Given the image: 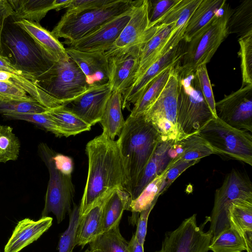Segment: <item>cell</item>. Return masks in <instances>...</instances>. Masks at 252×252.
<instances>
[{
  "mask_svg": "<svg viewBox=\"0 0 252 252\" xmlns=\"http://www.w3.org/2000/svg\"><path fill=\"white\" fill-rule=\"evenodd\" d=\"M85 150L88 172L79 205V217L114 189L125 190L124 169L117 141L101 133L87 144Z\"/></svg>",
  "mask_w": 252,
  "mask_h": 252,
  "instance_id": "obj_1",
  "label": "cell"
},
{
  "mask_svg": "<svg viewBox=\"0 0 252 252\" xmlns=\"http://www.w3.org/2000/svg\"><path fill=\"white\" fill-rule=\"evenodd\" d=\"M125 178V190L130 194L158 145L159 133L143 115L128 116L117 140Z\"/></svg>",
  "mask_w": 252,
  "mask_h": 252,
  "instance_id": "obj_2",
  "label": "cell"
},
{
  "mask_svg": "<svg viewBox=\"0 0 252 252\" xmlns=\"http://www.w3.org/2000/svg\"><path fill=\"white\" fill-rule=\"evenodd\" d=\"M1 43L3 56L33 83L55 62L26 32L13 22H5Z\"/></svg>",
  "mask_w": 252,
  "mask_h": 252,
  "instance_id": "obj_3",
  "label": "cell"
},
{
  "mask_svg": "<svg viewBox=\"0 0 252 252\" xmlns=\"http://www.w3.org/2000/svg\"><path fill=\"white\" fill-rule=\"evenodd\" d=\"M232 10L227 3L208 26L191 40L180 63L176 66L179 74L194 73L202 64H206L220 45L228 35L227 24Z\"/></svg>",
  "mask_w": 252,
  "mask_h": 252,
  "instance_id": "obj_4",
  "label": "cell"
},
{
  "mask_svg": "<svg viewBox=\"0 0 252 252\" xmlns=\"http://www.w3.org/2000/svg\"><path fill=\"white\" fill-rule=\"evenodd\" d=\"M214 118L203 96L194 73L179 74L177 124L180 140L198 133Z\"/></svg>",
  "mask_w": 252,
  "mask_h": 252,
  "instance_id": "obj_5",
  "label": "cell"
},
{
  "mask_svg": "<svg viewBox=\"0 0 252 252\" xmlns=\"http://www.w3.org/2000/svg\"><path fill=\"white\" fill-rule=\"evenodd\" d=\"M137 0H112L102 6L77 14H63L51 33L58 39L77 40L129 10Z\"/></svg>",
  "mask_w": 252,
  "mask_h": 252,
  "instance_id": "obj_6",
  "label": "cell"
},
{
  "mask_svg": "<svg viewBox=\"0 0 252 252\" xmlns=\"http://www.w3.org/2000/svg\"><path fill=\"white\" fill-rule=\"evenodd\" d=\"M33 83L65 105L84 94L89 87L85 75L70 58L55 62Z\"/></svg>",
  "mask_w": 252,
  "mask_h": 252,
  "instance_id": "obj_7",
  "label": "cell"
},
{
  "mask_svg": "<svg viewBox=\"0 0 252 252\" xmlns=\"http://www.w3.org/2000/svg\"><path fill=\"white\" fill-rule=\"evenodd\" d=\"M215 154L226 155L252 166V134L233 127L218 118L211 120L199 132Z\"/></svg>",
  "mask_w": 252,
  "mask_h": 252,
  "instance_id": "obj_8",
  "label": "cell"
},
{
  "mask_svg": "<svg viewBox=\"0 0 252 252\" xmlns=\"http://www.w3.org/2000/svg\"><path fill=\"white\" fill-rule=\"evenodd\" d=\"M38 152L49 173L41 218L48 217L50 213H52L58 223H60L72 210L75 190L71 176L62 173L56 168L53 158L55 153L46 144L39 145Z\"/></svg>",
  "mask_w": 252,
  "mask_h": 252,
  "instance_id": "obj_9",
  "label": "cell"
},
{
  "mask_svg": "<svg viewBox=\"0 0 252 252\" xmlns=\"http://www.w3.org/2000/svg\"><path fill=\"white\" fill-rule=\"evenodd\" d=\"M179 73L176 66L158 98L143 115L155 127L162 141H179L177 124V98Z\"/></svg>",
  "mask_w": 252,
  "mask_h": 252,
  "instance_id": "obj_10",
  "label": "cell"
},
{
  "mask_svg": "<svg viewBox=\"0 0 252 252\" xmlns=\"http://www.w3.org/2000/svg\"><path fill=\"white\" fill-rule=\"evenodd\" d=\"M250 198H252V183L249 177L233 169L215 191L214 206L210 217L212 239L230 227L227 214L231 203L237 199Z\"/></svg>",
  "mask_w": 252,
  "mask_h": 252,
  "instance_id": "obj_11",
  "label": "cell"
},
{
  "mask_svg": "<svg viewBox=\"0 0 252 252\" xmlns=\"http://www.w3.org/2000/svg\"><path fill=\"white\" fill-rule=\"evenodd\" d=\"M149 0H137L129 21L112 47L104 53L107 57L144 44L155 34L158 25L149 28Z\"/></svg>",
  "mask_w": 252,
  "mask_h": 252,
  "instance_id": "obj_12",
  "label": "cell"
},
{
  "mask_svg": "<svg viewBox=\"0 0 252 252\" xmlns=\"http://www.w3.org/2000/svg\"><path fill=\"white\" fill-rule=\"evenodd\" d=\"M212 234L198 226L196 215L184 220L175 230L166 232L161 249L155 252H208Z\"/></svg>",
  "mask_w": 252,
  "mask_h": 252,
  "instance_id": "obj_13",
  "label": "cell"
},
{
  "mask_svg": "<svg viewBox=\"0 0 252 252\" xmlns=\"http://www.w3.org/2000/svg\"><path fill=\"white\" fill-rule=\"evenodd\" d=\"M217 118L227 125L252 132V84L216 102Z\"/></svg>",
  "mask_w": 252,
  "mask_h": 252,
  "instance_id": "obj_14",
  "label": "cell"
},
{
  "mask_svg": "<svg viewBox=\"0 0 252 252\" xmlns=\"http://www.w3.org/2000/svg\"><path fill=\"white\" fill-rule=\"evenodd\" d=\"M133 6L83 37L73 41H66L67 48L81 52H106L115 43L129 21Z\"/></svg>",
  "mask_w": 252,
  "mask_h": 252,
  "instance_id": "obj_15",
  "label": "cell"
},
{
  "mask_svg": "<svg viewBox=\"0 0 252 252\" xmlns=\"http://www.w3.org/2000/svg\"><path fill=\"white\" fill-rule=\"evenodd\" d=\"M144 44L134 46L124 52L107 57L108 83L112 91H118L122 94L133 83L139 67L141 49Z\"/></svg>",
  "mask_w": 252,
  "mask_h": 252,
  "instance_id": "obj_16",
  "label": "cell"
},
{
  "mask_svg": "<svg viewBox=\"0 0 252 252\" xmlns=\"http://www.w3.org/2000/svg\"><path fill=\"white\" fill-rule=\"evenodd\" d=\"M185 53V48L180 42L149 67L122 94V109L134 104L150 82L168 67L176 66Z\"/></svg>",
  "mask_w": 252,
  "mask_h": 252,
  "instance_id": "obj_17",
  "label": "cell"
},
{
  "mask_svg": "<svg viewBox=\"0 0 252 252\" xmlns=\"http://www.w3.org/2000/svg\"><path fill=\"white\" fill-rule=\"evenodd\" d=\"M112 92L108 83L89 87L84 94L68 104L70 107L66 106L92 126L100 121Z\"/></svg>",
  "mask_w": 252,
  "mask_h": 252,
  "instance_id": "obj_18",
  "label": "cell"
},
{
  "mask_svg": "<svg viewBox=\"0 0 252 252\" xmlns=\"http://www.w3.org/2000/svg\"><path fill=\"white\" fill-rule=\"evenodd\" d=\"M176 142L162 141L158 145L130 194L131 200L136 199L151 182L165 170L172 159L179 157Z\"/></svg>",
  "mask_w": 252,
  "mask_h": 252,
  "instance_id": "obj_19",
  "label": "cell"
},
{
  "mask_svg": "<svg viewBox=\"0 0 252 252\" xmlns=\"http://www.w3.org/2000/svg\"><path fill=\"white\" fill-rule=\"evenodd\" d=\"M66 51L85 75L89 87L108 83V59L104 53L81 52L68 48Z\"/></svg>",
  "mask_w": 252,
  "mask_h": 252,
  "instance_id": "obj_20",
  "label": "cell"
},
{
  "mask_svg": "<svg viewBox=\"0 0 252 252\" xmlns=\"http://www.w3.org/2000/svg\"><path fill=\"white\" fill-rule=\"evenodd\" d=\"M53 219L46 217L37 220L26 218L19 221L6 244L4 252H19L36 241L52 225Z\"/></svg>",
  "mask_w": 252,
  "mask_h": 252,
  "instance_id": "obj_21",
  "label": "cell"
},
{
  "mask_svg": "<svg viewBox=\"0 0 252 252\" xmlns=\"http://www.w3.org/2000/svg\"><path fill=\"white\" fill-rule=\"evenodd\" d=\"M201 0H181L160 20L158 25H168L175 23L172 36L165 45L161 53V55H163L183 40L188 21Z\"/></svg>",
  "mask_w": 252,
  "mask_h": 252,
  "instance_id": "obj_22",
  "label": "cell"
},
{
  "mask_svg": "<svg viewBox=\"0 0 252 252\" xmlns=\"http://www.w3.org/2000/svg\"><path fill=\"white\" fill-rule=\"evenodd\" d=\"M13 10V20H26L37 23L51 10L66 8L71 0H8Z\"/></svg>",
  "mask_w": 252,
  "mask_h": 252,
  "instance_id": "obj_23",
  "label": "cell"
},
{
  "mask_svg": "<svg viewBox=\"0 0 252 252\" xmlns=\"http://www.w3.org/2000/svg\"><path fill=\"white\" fill-rule=\"evenodd\" d=\"M112 192L99 199L86 213L79 217L76 232V245L81 246L82 249L102 233L104 208Z\"/></svg>",
  "mask_w": 252,
  "mask_h": 252,
  "instance_id": "obj_24",
  "label": "cell"
},
{
  "mask_svg": "<svg viewBox=\"0 0 252 252\" xmlns=\"http://www.w3.org/2000/svg\"><path fill=\"white\" fill-rule=\"evenodd\" d=\"M227 217L229 227L244 240L246 252H252V198L232 202Z\"/></svg>",
  "mask_w": 252,
  "mask_h": 252,
  "instance_id": "obj_25",
  "label": "cell"
},
{
  "mask_svg": "<svg viewBox=\"0 0 252 252\" xmlns=\"http://www.w3.org/2000/svg\"><path fill=\"white\" fill-rule=\"evenodd\" d=\"M13 22L26 32L55 62L69 59L66 48L39 23L26 20H13Z\"/></svg>",
  "mask_w": 252,
  "mask_h": 252,
  "instance_id": "obj_26",
  "label": "cell"
},
{
  "mask_svg": "<svg viewBox=\"0 0 252 252\" xmlns=\"http://www.w3.org/2000/svg\"><path fill=\"white\" fill-rule=\"evenodd\" d=\"M174 25L175 23L158 25V29L155 34L142 47L139 67L134 82L161 57L162 50L172 36Z\"/></svg>",
  "mask_w": 252,
  "mask_h": 252,
  "instance_id": "obj_27",
  "label": "cell"
},
{
  "mask_svg": "<svg viewBox=\"0 0 252 252\" xmlns=\"http://www.w3.org/2000/svg\"><path fill=\"white\" fill-rule=\"evenodd\" d=\"M226 3L225 0H202L188 21L183 40L189 42L212 22Z\"/></svg>",
  "mask_w": 252,
  "mask_h": 252,
  "instance_id": "obj_28",
  "label": "cell"
},
{
  "mask_svg": "<svg viewBox=\"0 0 252 252\" xmlns=\"http://www.w3.org/2000/svg\"><path fill=\"white\" fill-rule=\"evenodd\" d=\"M122 109V94L113 91L99 123L102 127V133L113 140L120 135L125 123Z\"/></svg>",
  "mask_w": 252,
  "mask_h": 252,
  "instance_id": "obj_29",
  "label": "cell"
},
{
  "mask_svg": "<svg viewBox=\"0 0 252 252\" xmlns=\"http://www.w3.org/2000/svg\"><path fill=\"white\" fill-rule=\"evenodd\" d=\"M131 202L130 194L125 190L119 189L113 190L104 208L102 233L120 224L124 211H130Z\"/></svg>",
  "mask_w": 252,
  "mask_h": 252,
  "instance_id": "obj_30",
  "label": "cell"
},
{
  "mask_svg": "<svg viewBox=\"0 0 252 252\" xmlns=\"http://www.w3.org/2000/svg\"><path fill=\"white\" fill-rule=\"evenodd\" d=\"M46 112L54 121L63 135L68 137L89 131L91 126L73 112L66 105L48 109Z\"/></svg>",
  "mask_w": 252,
  "mask_h": 252,
  "instance_id": "obj_31",
  "label": "cell"
},
{
  "mask_svg": "<svg viewBox=\"0 0 252 252\" xmlns=\"http://www.w3.org/2000/svg\"><path fill=\"white\" fill-rule=\"evenodd\" d=\"M175 66L168 67L150 82L134 104L129 116L143 115L150 108L161 93Z\"/></svg>",
  "mask_w": 252,
  "mask_h": 252,
  "instance_id": "obj_32",
  "label": "cell"
},
{
  "mask_svg": "<svg viewBox=\"0 0 252 252\" xmlns=\"http://www.w3.org/2000/svg\"><path fill=\"white\" fill-rule=\"evenodd\" d=\"M172 159L165 170L151 182L142 190L139 195L131 200L130 211L135 216L150 207H154L159 197V189L168 170L178 160Z\"/></svg>",
  "mask_w": 252,
  "mask_h": 252,
  "instance_id": "obj_33",
  "label": "cell"
},
{
  "mask_svg": "<svg viewBox=\"0 0 252 252\" xmlns=\"http://www.w3.org/2000/svg\"><path fill=\"white\" fill-rule=\"evenodd\" d=\"M128 243L122 235L118 225L91 242L89 250L91 252H128Z\"/></svg>",
  "mask_w": 252,
  "mask_h": 252,
  "instance_id": "obj_34",
  "label": "cell"
},
{
  "mask_svg": "<svg viewBox=\"0 0 252 252\" xmlns=\"http://www.w3.org/2000/svg\"><path fill=\"white\" fill-rule=\"evenodd\" d=\"M228 34L240 37L252 31V0H245L232 10L227 24Z\"/></svg>",
  "mask_w": 252,
  "mask_h": 252,
  "instance_id": "obj_35",
  "label": "cell"
},
{
  "mask_svg": "<svg viewBox=\"0 0 252 252\" xmlns=\"http://www.w3.org/2000/svg\"><path fill=\"white\" fill-rule=\"evenodd\" d=\"M181 149L180 160H200L201 158L215 154L208 143L198 133L178 141Z\"/></svg>",
  "mask_w": 252,
  "mask_h": 252,
  "instance_id": "obj_36",
  "label": "cell"
},
{
  "mask_svg": "<svg viewBox=\"0 0 252 252\" xmlns=\"http://www.w3.org/2000/svg\"><path fill=\"white\" fill-rule=\"evenodd\" d=\"M209 249L213 252H243L246 246L243 238L229 227L211 239Z\"/></svg>",
  "mask_w": 252,
  "mask_h": 252,
  "instance_id": "obj_37",
  "label": "cell"
},
{
  "mask_svg": "<svg viewBox=\"0 0 252 252\" xmlns=\"http://www.w3.org/2000/svg\"><path fill=\"white\" fill-rule=\"evenodd\" d=\"M20 149L19 140L13 132V128L0 125V163L17 159Z\"/></svg>",
  "mask_w": 252,
  "mask_h": 252,
  "instance_id": "obj_38",
  "label": "cell"
},
{
  "mask_svg": "<svg viewBox=\"0 0 252 252\" xmlns=\"http://www.w3.org/2000/svg\"><path fill=\"white\" fill-rule=\"evenodd\" d=\"M46 108L34 98L30 100L8 99L0 97V113H39L47 111Z\"/></svg>",
  "mask_w": 252,
  "mask_h": 252,
  "instance_id": "obj_39",
  "label": "cell"
},
{
  "mask_svg": "<svg viewBox=\"0 0 252 252\" xmlns=\"http://www.w3.org/2000/svg\"><path fill=\"white\" fill-rule=\"evenodd\" d=\"M241 59L242 87L252 84V31L238 39Z\"/></svg>",
  "mask_w": 252,
  "mask_h": 252,
  "instance_id": "obj_40",
  "label": "cell"
},
{
  "mask_svg": "<svg viewBox=\"0 0 252 252\" xmlns=\"http://www.w3.org/2000/svg\"><path fill=\"white\" fill-rule=\"evenodd\" d=\"M3 116L8 119L23 120L32 123L53 133L56 136H63L54 121L46 111L39 113L9 114Z\"/></svg>",
  "mask_w": 252,
  "mask_h": 252,
  "instance_id": "obj_41",
  "label": "cell"
},
{
  "mask_svg": "<svg viewBox=\"0 0 252 252\" xmlns=\"http://www.w3.org/2000/svg\"><path fill=\"white\" fill-rule=\"evenodd\" d=\"M79 206L74 205L69 215L68 226L61 236L59 252H73L76 246V232L79 219Z\"/></svg>",
  "mask_w": 252,
  "mask_h": 252,
  "instance_id": "obj_42",
  "label": "cell"
},
{
  "mask_svg": "<svg viewBox=\"0 0 252 252\" xmlns=\"http://www.w3.org/2000/svg\"><path fill=\"white\" fill-rule=\"evenodd\" d=\"M203 96L216 118H217L213 90L208 75L206 64L199 66L194 72Z\"/></svg>",
  "mask_w": 252,
  "mask_h": 252,
  "instance_id": "obj_43",
  "label": "cell"
},
{
  "mask_svg": "<svg viewBox=\"0 0 252 252\" xmlns=\"http://www.w3.org/2000/svg\"><path fill=\"white\" fill-rule=\"evenodd\" d=\"M181 0H155L150 1L149 28L158 25L160 20Z\"/></svg>",
  "mask_w": 252,
  "mask_h": 252,
  "instance_id": "obj_44",
  "label": "cell"
},
{
  "mask_svg": "<svg viewBox=\"0 0 252 252\" xmlns=\"http://www.w3.org/2000/svg\"><path fill=\"white\" fill-rule=\"evenodd\" d=\"M199 161L179 160L175 162L165 175L159 189V195L163 193L181 173Z\"/></svg>",
  "mask_w": 252,
  "mask_h": 252,
  "instance_id": "obj_45",
  "label": "cell"
},
{
  "mask_svg": "<svg viewBox=\"0 0 252 252\" xmlns=\"http://www.w3.org/2000/svg\"><path fill=\"white\" fill-rule=\"evenodd\" d=\"M112 0H71L64 14H77L94 9L110 2Z\"/></svg>",
  "mask_w": 252,
  "mask_h": 252,
  "instance_id": "obj_46",
  "label": "cell"
},
{
  "mask_svg": "<svg viewBox=\"0 0 252 252\" xmlns=\"http://www.w3.org/2000/svg\"><path fill=\"white\" fill-rule=\"evenodd\" d=\"M0 97L13 99L30 100L33 97L27 95L26 92L12 81H0Z\"/></svg>",
  "mask_w": 252,
  "mask_h": 252,
  "instance_id": "obj_47",
  "label": "cell"
},
{
  "mask_svg": "<svg viewBox=\"0 0 252 252\" xmlns=\"http://www.w3.org/2000/svg\"><path fill=\"white\" fill-rule=\"evenodd\" d=\"M153 208L150 207L142 211L137 220V228L134 235L139 243L142 246H144L147 233L148 217Z\"/></svg>",
  "mask_w": 252,
  "mask_h": 252,
  "instance_id": "obj_48",
  "label": "cell"
},
{
  "mask_svg": "<svg viewBox=\"0 0 252 252\" xmlns=\"http://www.w3.org/2000/svg\"><path fill=\"white\" fill-rule=\"evenodd\" d=\"M13 14V10L8 1L0 0V55H3L1 40L5 22Z\"/></svg>",
  "mask_w": 252,
  "mask_h": 252,
  "instance_id": "obj_49",
  "label": "cell"
},
{
  "mask_svg": "<svg viewBox=\"0 0 252 252\" xmlns=\"http://www.w3.org/2000/svg\"><path fill=\"white\" fill-rule=\"evenodd\" d=\"M53 158L56 167L59 170L65 175H71L73 169V164L70 157L55 153Z\"/></svg>",
  "mask_w": 252,
  "mask_h": 252,
  "instance_id": "obj_50",
  "label": "cell"
},
{
  "mask_svg": "<svg viewBox=\"0 0 252 252\" xmlns=\"http://www.w3.org/2000/svg\"><path fill=\"white\" fill-rule=\"evenodd\" d=\"M128 252H144V246L139 243L134 235L128 243Z\"/></svg>",
  "mask_w": 252,
  "mask_h": 252,
  "instance_id": "obj_51",
  "label": "cell"
},
{
  "mask_svg": "<svg viewBox=\"0 0 252 252\" xmlns=\"http://www.w3.org/2000/svg\"><path fill=\"white\" fill-rule=\"evenodd\" d=\"M85 252H91L89 250V249H87Z\"/></svg>",
  "mask_w": 252,
  "mask_h": 252,
  "instance_id": "obj_52",
  "label": "cell"
},
{
  "mask_svg": "<svg viewBox=\"0 0 252 252\" xmlns=\"http://www.w3.org/2000/svg\"><path fill=\"white\" fill-rule=\"evenodd\" d=\"M0 252H1L0 251Z\"/></svg>",
  "mask_w": 252,
  "mask_h": 252,
  "instance_id": "obj_53",
  "label": "cell"
}]
</instances>
